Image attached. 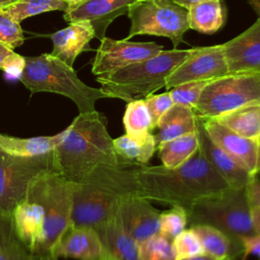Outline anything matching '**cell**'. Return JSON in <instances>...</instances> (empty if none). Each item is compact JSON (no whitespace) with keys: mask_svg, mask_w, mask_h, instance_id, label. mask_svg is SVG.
Wrapping results in <instances>:
<instances>
[{"mask_svg":"<svg viewBox=\"0 0 260 260\" xmlns=\"http://www.w3.org/2000/svg\"><path fill=\"white\" fill-rule=\"evenodd\" d=\"M256 175H260V146H259V153H258V162H257V172Z\"/></svg>","mask_w":260,"mask_h":260,"instance_id":"obj_49","label":"cell"},{"mask_svg":"<svg viewBox=\"0 0 260 260\" xmlns=\"http://www.w3.org/2000/svg\"><path fill=\"white\" fill-rule=\"evenodd\" d=\"M21 244L18 240L12 221V216L0 212V251Z\"/></svg>","mask_w":260,"mask_h":260,"instance_id":"obj_37","label":"cell"},{"mask_svg":"<svg viewBox=\"0 0 260 260\" xmlns=\"http://www.w3.org/2000/svg\"><path fill=\"white\" fill-rule=\"evenodd\" d=\"M236 260H238V259H236Z\"/></svg>","mask_w":260,"mask_h":260,"instance_id":"obj_50","label":"cell"},{"mask_svg":"<svg viewBox=\"0 0 260 260\" xmlns=\"http://www.w3.org/2000/svg\"><path fill=\"white\" fill-rule=\"evenodd\" d=\"M23 41V31L20 24L13 20L3 9H0V43L13 50L21 46Z\"/></svg>","mask_w":260,"mask_h":260,"instance_id":"obj_34","label":"cell"},{"mask_svg":"<svg viewBox=\"0 0 260 260\" xmlns=\"http://www.w3.org/2000/svg\"><path fill=\"white\" fill-rule=\"evenodd\" d=\"M135 168L101 165L72 186L71 220L74 225L96 230L118 209L121 200L137 193Z\"/></svg>","mask_w":260,"mask_h":260,"instance_id":"obj_3","label":"cell"},{"mask_svg":"<svg viewBox=\"0 0 260 260\" xmlns=\"http://www.w3.org/2000/svg\"><path fill=\"white\" fill-rule=\"evenodd\" d=\"M228 74L229 69L222 45L194 48L190 56L167 78L165 87L170 89L188 81H210Z\"/></svg>","mask_w":260,"mask_h":260,"instance_id":"obj_12","label":"cell"},{"mask_svg":"<svg viewBox=\"0 0 260 260\" xmlns=\"http://www.w3.org/2000/svg\"><path fill=\"white\" fill-rule=\"evenodd\" d=\"M72 182L49 171L37 177L28 188L25 199L42 205L45 212V240L36 256L39 260H54L53 248L72 223Z\"/></svg>","mask_w":260,"mask_h":260,"instance_id":"obj_7","label":"cell"},{"mask_svg":"<svg viewBox=\"0 0 260 260\" xmlns=\"http://www.w3.org/2000/svg\"><path fill=\"white\" fill-rule=\"evenodd\" d=\"M162 46L154 42H130L105 37L96 50L91 72L99 76L111 73L127 65L151 58L162 51Z\"/></svg>","mask_w":260,"mask_h":260,"instance_id":"obj_11","label":"cell"},{"mask_svg":"<svg viewBox=\"0 0 260 260\" xmlns=\"http://www.w3.org/2000/svg\"><path fill=\"white\" fill-rule=\"evenodd\" d=\"M245 188L228 187L196 200L187 209V226L209 225L238 242L256 234Z\"/></svg>","mask_w":260,"mask_h":260,"instance_id":"obj_6","label":"cell"},{"mask_svg":"<svg viewBox=\"0 0 260 260\" xmlns=\"http://www.w3.org/2000/svg\"><path fill=\"white\" fill-rule=\"evenodd\" d=\"M113 143L120 159L124 164L135 167L146 165L156 150V142L151 132L143 137L124 134L113 139Z\"/></svg>","mask_w":260,"mask_h":260,"instance_id":"obj_25","label":"cell"},{"mask_svg":"<svg viewBox=\"0 0 260 260\" xmlns=\"http://www.w3.org/2000/svg\"><path fill=\"white\" fill-rule=\"evenodd\" d=\"M211 81V80H210ZM209 80L188 81L170 88L169 92L174 104L194 109Z\"/></svg>","mask_w":260,"mask_h":260,"instance_id":"obj_33","label":"cell"},{"mask_svg":"<svg viewBox=\"0 0 260 260\" xmlns=\"http://www.w3.org/2000/svg\"><path fill=\"white\" fill-rule=\"evenodd\" d=\"M139 260H177L173 240L159 232L138 245Z\"/></svg>","mask_w":260,"mask_h":260,"instance_id":"obj_31","label":"cell"},{"mask_svg":"<svg viewBox=\"0 0 260 260\" xmlns=\"http://www.w3.org/2000/svg\"><path fill=\"white\" fill-rule=\"evenodd\" d=\"M174 1L177 2L178 4H180L181 6H183V7L188 9L192 4L200 2V1H203V0H174Z\"/></svg>","mask_w":260,"mask_h":260,"instance_id":"obj_45","label":"cell"},{"mask_svg":"<svg viewBox=\"0 0 260 260\" xmlns=\"http://www.w3.org/2000/svg\"><path fill=\"white\" fill-rule=\"evenodd\" d=\"M144 102L151 119V125L153 130L161 116L174 105V103L169 91L159 94L152 93L145 98Z\"/></svg>","mask_w":260,"mask_h":260,"instance_id":"obj_36","label":"cell"},{"mask_svg":"<svg viewBox=\"0 0 260 260\" xmlns=\"http://www.w3.org/2000/svg\"><path fill=\"white\" fill-rule=\"evenodd\" d=\"M12 54H14L13 50L10 49L9 47L5 46L4 44L0 43V69H3L4 63L9 58Z\"/></svg>","mask_w":260,"mask_h":260,"instance_id":"obj_42","label":"cell"},{"mask_svg":"<svg viewBox=\"0 0 260 260\" xmlns=\"http://www.w3.org/2000/svg\"><path fill=\"white\" fill-rule=\"evenodd\" d=\"M127 15L131 26L126 40L137 35L166 37L177 49L190 28L188 9L174 0H141L129 7Z\"/></svg>","mask_w":260,"mask_h":260,"instance_id":"obj_8","label":"cell"},{"mask_svg":"<svg viewBox=\"0 0 260 260\" xmlns=\"http://www.w3.org/2000/svg\"><path fill=\"white\" fill-rule=\"evenodd\" d=\"M16 1H18V0H0V9L5 8L6 6H8V5H10V4H12Z\"/></svg>","mask_w":260,"mask_h":260,"instance_id":"obj_47","label":"cell"},{"mask_svg":"<svg viewBox=\"0 0 260 260\" xmlns=\"http://www.w3.org/2000/svg\"><path fill=\"white\" fill-rule=\"evenodd\" d=\"M187 210L180 205H173L170 209L160 211L159 233L174 240L187 228Z\"/></svg>","mask_w":260,"mask_h":260,"instance_id":"obj_32","label":"cell"},{"mask_svg":"<svg viewBox=\"0 0 260 260\" xmlns=\"http://www.w3.org/2000/svg\"><path fill=\"white\" fill-rule=\"evenodd\" d=\"M66 129L52 136L20 138L0 133V149L15 156H38L49 153L63 140Z\"/></svg>","mask_w":260,"mask_h":260,"instance_id":"obj_23","label":"cell"},{"mask_svg":"<svg viewBox=\"0 0 260 260\" xmlns=\"http://www.w3.org/2000/svg\"><path fill=\"white\" fill-rule=\"evenodd\" d=\"M52 257L54 260L60 257L77 260H106V251L94 229L71 223L55 244Z\"/></svg>","mask_w":260,"mask_h":260,"instance_id":"obj_16","label":"cell"},{"mask_svg":"<svg viewBox=\"0 0 260 260\" xmlns=\"http://www.w3.org/2000/svg\"><path fill=\"white\" fill-rule=\"evenodd\" d=\"M0 260H39L22 244L0 251Z\"/></svg>","mask_w":260,"mask_h":260,"instance_id":"obj_39","label":"cell"},{"mask_svg":"<svg viewBox=\"0 0 260 260\" xmlns=\"http://www.w3.org/2000/svg\"><path fill=\"white\" fill-rule=\"evenodd\" d=\"M234 260H236V259H234Z\"/></svg>","mask_w":260,"mask_h":260,"instance_id":"obj_51","label":"cell"},{"mask_svg":"<svg viewBox=\"0 0 260 260\" xmlns=\"http://www.w3.org/2000/svg\"><path fill=\"white\" fill-rule=\"evenodd\" d=\"M220 0H203L188 8L189 27L202 34H214L223 24Z\"/></svg>","mask_w":260,"mask_h":260,"instance_id":"obj_27","label":"cell"},{"mask_svg":"<svg viewBox=\"0 0 260 260\" xmlns=\"http://www.w3.org/2000/svg\"><path fill=\"white\" fill-rule=\"evenodd\" d=\"M68 7L69 4L63 0H18L2 9L20 23L27 17L53 10L65 11Z\"/></svg>","mask_w":260,"mask_h":260,"instance_id":"obj_29","label":"cell"},{"mask_svg":"<svg viewBox=\"0 0 260 260\" xmlns=\"http://www.w3.org/2000/svg\"><path fill=\"white\" fill-rule=\"evenodd\" d=\"M251 104H260V74H228L206 84L193 110L200 118H217Z\"/></svg>","mask_w":260,"mask_h":260,"instance_id":"obj_9","label":"cell"},{"mask_svg":"<svg viewBox=\"0 0 260 260\" xmlns=\"http://www.w3.org/2000/svg\"><path fill=\"white\" fill-rule=\"evenodd\" d=\"M243 245V254L238 260H260V235L254 234L241 240Z\"/></svg>","mask_w":260,"mask_h":260,"instance_id":"obj_38","label":"cell"},{"mask_svg":"<svg viewBox=\"0 0 260 260\" xmlns=\"http://www.w3.org/2000/svg\"><path fill=\"white\" fill-rule=\"evenodd\" d=\"M196 133L199 141V150L212 169L225 181L229 187L245 188L256 176L240 166L229 154L220 149L208 136L201 118L197 116Z\"/></svg>","mask_w":260,"mask_h":260,"instance_id":"obj_18","label":"cell"},{"mask_svg":"<svg viewBox=\"0 0 260 260\" xmlns=\"http://www.w3.org/2000/svg\"><path fill=\"white\" fill-rule=\"evenodd\" d=\"M156 149L162 166L170 169L177 168L189 160L199 149L197 133H188L161 142L156 146Z\"/></svg>","mask_w":260,"mask_h":260,"instance_id":"obj_28","label":"cell"},{"mask_svg":"<svg viewBox=\"0 0 260 260\" xmlns=\"http://www.w3.org/2000/svg\"><path fill=\"white\" fill-rule=\"evenodd\" d=\"M138 1L141 0H84L69 6L64 11V19L69 23L88 21L94 30V38L101 41L114 19L128 13L129 7Z\"/></svg>","mask_w":260,"mask_h":260,"instance_id":"obj_14","label":"cell"},{"mask_svg":"<svg viewBox=\"0 0 260 260\" xmlns=\"http://www.w3.org/2000/svg\"><path fill=\"white\" fill-rule=\"evenodd\" d=\"M11 216L18 240L37 256L45 240V212L42 205L24 199L15 206Z\"/></svg>","mask_w":260,"mask_h":260,"instance_id":"obj_19","label":"cell"},{"mask_svg":"<svg viewBox=\"0 0 260 260\" xmlns=\"http://www.w3.org/2000/svg\"><path fill=\"white\" fill-rule=\"evenodd\" d=\"M93 38L94 30L88 21L71 22L67 27L52 35L53 51L51 55L73 67L76 57L88 48V44Z\"/></svg>","mask_w":260,"mask_h":260,"instance_id":"obj_21","label":"cell"},{"mask_svg":"<svg viewBox=\"0 0 260 260\" xmlns=\"http://www.w3.org/2000/svg\"><path fill=\"white\" fill-rule=\"evenodd\" d=\"M107 124V117L96 110L79 113L53 150L55 172L77 183L98 166L127 165L116 153Z\"/></svg>","mask_w":260,"mask_h":260,"instance_id":"obj_2","label":"cell"},{"mask_svg":"<svg viewBox=\"0 0 260 260\" xmlns=\"http://www.w3.org/2000/svg\"><path fill=\"white\" fill-rule=\"evenodd\" d=\"M247 2L260 17V0H247Z\"/></svg>","mask_w":260,"mask_h":260,"instance_id":"obj_46","label":"cell"},{"mask_svg":"<svg viewBox=\"0 0 260 260\" xmlns=\"http://www.w3.org/2000/svg\"><path fill=\"white\" fill-rule=\"evenodd\" d=\"M246 196L251 208L260 209V179L257 175L246 186Z\"/></svg>","mask_w":260,"mask_h":260,"instance_id":"obj_41","label":"cell"},{"mask_svg":"<svg viewBox=\"0 0 260 260\" xmlns=\"http://www.w3.org/2000/svg\"><path fill=\"white\" fill-rule=\"evenodd\" d=\"M198 236L203 252L219 260L240 259L243 254L242 242L230 238L219 230L209 225H195L191 228Z\"/></svg>","mask_w":260,"mask_h":260,"instance_id":"obj_24","label":"cell"},{"mask_svg":"<svg viewBox=\"0 0 260 260\" xmlns=\"http://www.w3.org/2000/svg\"><path fill=\"white\" fill-rule=\"evenodd\" d=\"M95 231L105 247L106 260H139L138 244L123 224L119 206L111 218Z\"/></svg>","mask_w":260,"mask_h":260,"instance_id":"obj_20","label":"cell"},{"mask_svg":"<svg viewBox=\"0 0 260 260\" xmlns=\"http://www.w3.org/2000/svg\"><path fill=\"white\" fill-rule=\"evenodd\" d=\"M197 116L193 109L174 104L159 119L153 134L156 146L165 141L196 132Z\"/></svg>","mask_w":260,"mask_h":260,"instance_id":"obj_22","label":"cell"},{"mask_svg":"<svg viewBox=\"0 0 260 260\" xmlns=\"http://www.w3.org/2000/svg\"><path fill=\"white\" fill-rule=\"evenodd\" d=\"M126 134L133 137H143L152 131L151 119L144 100L129 102L123 116Z\"/></svg>","mask_w":260,"mask_h":260,"instance_id":"obj_30","label":"cell"},{"mask_svg":"<svg viewBox=\"0 0 260 260\" xmlns=\"http://www.w3.org/2000/svg\"><path fill=\"white\" fill-rule=\"evenodd\" d=\"M201 120L210 139L240 166L255 176L260 141L237 134L215 118H201Z\"/></svg>","mask_w":260,"mask_h":260,"instance_id":"obj_13","label":"cell"},{"mask_svg":"<svg viewBox=\"0 0 260 260\" xmlns=\"http://www.w3.org/2000/svg\"><path fill=\"white\" fill-rule=\"evenodd\" d=\"M24 60L19 79L32 93L47 91L67 96L75 103L79 113L94 111L96 101L107 98L101 88L86 85L73 67L51 54L24 57Z\"/></svg>","mask_w":260,"mask_h":260,"instance_id":"obj_5","label":"cell"},{"mask_svg":"<svg viewBox=\"0 0 260 260\" xmlns=\"http://www.w3.org/2000/svg\"><path fill=\"white\" fill-rule=\"evenodd\" d=\"M54 171L53 151L38 156H15L0 149V212L11 215L26 198L31 182Z\"/></svg>","mask_w":260,"mask_h":260,"instance_id":"obj_10","label":"cell"},{"mask_svg":"<svg viewBox=\"0 0 260 260\" xmlns=\"http://www.w3.org/2000/svg\"><path fill=\"white\" fill-rule=\"evenodd\" d=\"M119 213L127 232L138 245L159 232L160 211L137 193L121 200Z\"/></svg>","mask_w":260,"mask_h":260,"instance_id":"obj_17","label":"cell"},{"mask_svg":"<svg viewBox=\"0 0 260 260\" xmlns=\"http://www.w3.org/2000/svg\"><path fill=\"white\" fill-rule=\"evenodd\" d=\"M177 260H219L209 254L206 253H202V254H198L195 256H189V257H183V258H179Z\"/></svg>","mask_w":260,"mask_h":260,"instance_id":"obj_44","label":"cell"},{"mask_svg":"<svg viewBox=\"0 0 260 260\" xmlns=\"http://www.w3.org/2000/svg\"><path fill=\"white\" fill-rule=\"evenodd\" d=\"M193 50L194 48L162 50L151 58L99 75L96 81L107 98L120 99L127 103L144 100L166 86L167 78Z\"/></svg>","mask_w":260,"mask_h":260,"instance_id":"obj_4","label":"cell"},{"mask_svg":"<svg viewBox=\"0 0 260 260\" xmlns=\"http://www.w3.org/2000/svg\"><path fill=\"white\" fill-rule=\"evenodd\" d=\"M222 46L229 74H260V17Z\"/></svg>","mask_w":260,"mask_h":260,"instance_id":"obj_15","label":"cell"},{"mask_svg":"<svg viewBox=\"0 0 260 260\" xmlns=\"http://www.w3.org/2000/svg\"><path fill=\"white\" fill-rule=\"evenodd\" d=\"M252 212V222L254 232L260 235V209L259 208H251Z\"/></svg>","mask_w":260,"mask_h":260,"instance_id":"obj_43","label":"cell"},{"mask_svg":"<svg viewBox=\"0 0 260 260\" xmlns=\"http://www.w3.org/2000/svg\"><path fill=\"white\" fill-rule=\"evenodd\" d=\"M24 64H25L24 57H21L20 55L14 53L9 58H7L2 70H4L7 74H9L13 77L19 78V76L24 68Z\"/></svg>","mask_w":260,"mask_h":260,"instance_id":"obj_40","label":"cell"},{"mask_svg":"<svg viewBox=\"0 0 260 260\" xmlns=\"http://www.w3.org/2000/svg\"><path fill=\"white\" fill-rule=\"evenodd\" d=\"M65 2H67L69 4V6H72V5H75V4H78L84 0H63Z\"/></svg>","mask_w":260,"mask_h":260,"instance_id":"obj_48","label":"cell"},{"mask_svg":"<svg viewBox=\"0 0 260 260\" xmlns=\"http://www.w3.org/2000/svg\"><path fill=\"white\" fill-rule=\"evenodd\" d=\"M134 172L138 195L150 202L180 205L186 210L196 200L229 187L199 149L177 168L144 165Z\"/></svg>","mask_w":260,"mask_h":260,"instance_id":"obj_1","label":"cell"},{"mask_svg":"<svg viewBox=\"0 0 260 260\" xmlns=\"http://www.w3.org/2000/svg\"><path fill=\"white\" fill-rule=\"evenodd\" d=\"M215 119L237 134L260 141V104L241 107Z\"/></svg>","mask_w":260,"mask_h":260,"instance_id":"obj_26","label":"cell"},{"mask_svg":"<svg viewBox=\"0 0 260 260\" xmlns=\"http://www.w3.org/2000/svg\"><path fill=\"white\" fill-rule=\"evenodd\" d=\"M173 246L177 259L202 254L203 248L198 236L189 228L185 229L173 240Z\"/></svg>","mask_w":260,"mask_h":260,"instance_id":"obj_35","label":"cell"}]
</instances>
